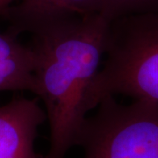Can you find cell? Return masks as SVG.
Segmentation results:
<instances>
[{"label":"cell","mask_w":158,"mask_h":158,"mask_svg":"<svg viewBox=\"0 0 158 158\" xmlns=\"http://www.w3.org/2000/svg\"><path fill=\"white\" fill-rule=\"evenodd\" d=\"M19 0H0V18L3 16L5 11Z\"/></svg>","instance_id":"ba28073f"},{"label":"cell","mask_w":158,"mask_h":158,"mask_svg":"<svg viewBox=\"0 0 158 158\" xmlns=\"http://www.w3.org/2000/svg\"><path fill=\"white\" fill-rule=\"evenodd\" d=\"M102 0H19L3 14L6 31L19 37L40 23L69 16L99 14Z\"/></svg>","instance_id":"5b68a950"},{"label":"cell","mask_w":158,"mask_h":158,"mask_svg":"<svg viewBox=\"0 0 158 158\" xmlns=\"http://www.w3.org/2000/svg\"><path fill=\"white\" fill-rule=\"evenodd\" d=\"M39 101L14 96L0 103V158H44L34 148L40 126L47 120Z\"/></svg>","instance_id":"277c9868"},{"label":"cell","mask_w":158,"mask_h":158,"mask_svg":"<svg viewBox=\"0 0 158 158\" xmlns=\"http://www.w3.org/2000/svg\"><path fill=\"white\" fill-rule=\"evenodd\" d=\"M104 57L89 92L90 111L108 96L158 103V13L109 22Z\"/></svg>","instance_id":"7a4b0ae2"},{"label":"cell","mask_w":158,"mask_h":158,"mask_svg":"<svg viewBox=\"0 0 158 158\" xmlns=\"http://www.w3.org/2000/svg\"><path fill=\"white\" fill-rule=\"evenodd\" d=\"M95 109L77 141L84 158H158V103L139 98L123 105L108 96Z\"/></svg>","instance_id":"3957f363"},{"label":"cell","mask_w":158,"mask_h":158,"mask_svg":"<svg viewBox=\"0 0 158 158\" xmlns=\"http://www.w3.org/2000/svg\"><path fill=\"white\" fill-rule=\"evenodd\" d=\"M0 91H35L33 51L8 31L0 32Z\"/></svg>","instance_id":"8992f818"},{"label":"cell","mask_w":158,"mask_h":158,"mask_svg":"<svg viewBox=\"0 0 158 158\" xmlns=\"http://www.w3.org/2000/svg\"><path fill=\"white\" fill-rule=\"evenodd\" d=\"M158 13V0H102L100 15L108 22L120 18Z\"/></svg>","instance_id":"52a82bcc"},{"label":"cell","mask_w":158,"mask_h":158,"mask_svg":"<svg viewBox=\"0 0 158 158\" xmlns=\"http://www.w3.org/2000/svg\"><path fill=\"white\" fill-rule=\"evenodd\" d=\"M108 24L100 14L76 15L40 23L27 33L34 57V94L43 104L50 130L44 158H65L77 146Z\"/></svg>","instance_id":"6da1fadb"}]
</instances>
